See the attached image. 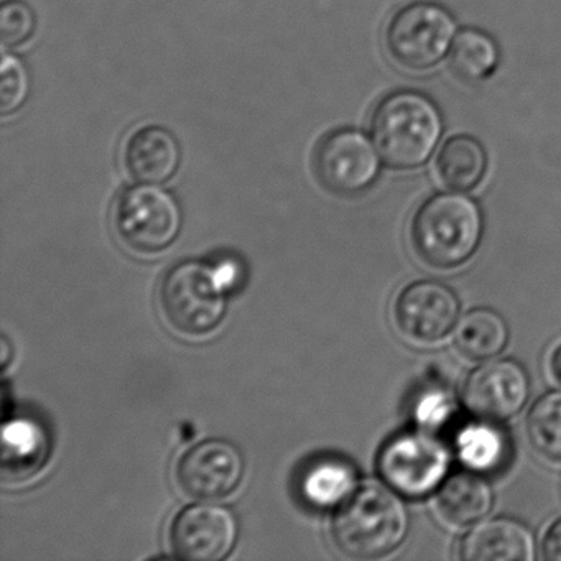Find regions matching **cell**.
Segmentation results:
<instances>
[{
  "mask_svg": "<svg viewBox=\"0 0 561 561\" xmlns=\"http://www.w3.org/2000/svg\"><path fill=\"white\" fill-rule=\"evenodd\" d=\"M409 512L390 485L364 482L340 504L333 517V540L343 553L373 560L392 553L409 534Z\"/></svg>",
  "mask_w": 561,
  "mask_h": 561,
  "instance_id": "1",
  "label": "cell"
},
{
  "mask_svg": "<svg viewBox=\"0 0 561 561\" xmlns=\"http://www.w3.org/2000/svg\"><path fill=\"white\" fill-rule=\"evenodd\" d=\"M370 136L383 162L413 170L428 162L443 134L438 107L419 91H396L374 107Z\"/></svg>",
  "mask_w": 561,
  "mask_h": 561,
  "instance_id": "2",
  "label": "cell"
},
{
  "mask_svg": "<svg viewBox=\"0 0 561 561\" xmlns=\"http://www.w3.org/2000/svg\"><path fill=\"white\" fill-rule=\"evenodd\" d=\"M484 218L474 199L461 193H439L426 199L412 221V244L425 264L453 268L478 251Z\"/></svg>",
  "mask_w": 561,
  "mask_h": 561,
  "instance_id": "3",
  "label": "cell"
},
{
  "mask_svg": "<svg viewBox=\"0 0 561 561\" xmlns=\"http://www.w3.org/2000/svg\"><path fill=\"white\" fill-rule=\"evenodd\" d=\"M226 291L215 268L182 262L163 278L160 305L173 330L185 336H206L225 318Z\"/></svg>",
  "mask_w": 561,
  "mask_h": 561,
  "instance_id": "4",
  "label": "cell"
},
{
  "mask_svg": "<svg viewBox=\"0 0 561 561\" xmlns=\"http://www.w3.org/2000/svg\"><path fill=\"white\" fill-rule=\"evenodd\" d=\"M451 451L425 428L405 430L387 439L377 456V469L387 485L409 499L435 492L448 476Z\"/></svg>",
  "mask_w": 561,
  "mask_h": 561,
  "instance_id": "5",
  "label": "cell"
},
{
  "mask_svg": "<svg viewBox=\"0 0 561 561\" xmlns=\"http://www.w3.org/2000/svg\"><path fill=\"white\" fill-rule=\"evenodd\" d=\"M456 22L442 5L413 2L399 9L383 34L389 57L407 71L432 70L451 50Z\"/></svg>",
  "mask_w": 561,
  "mask_h": 561,
  "instance_id": "6",
  "label": "cell"
},
{
  "mask_svg": "<svg viewBox=\"0 0 561 561\" xmlns=\"http://www.w3.org/2000/svg\"><path fill=\"white\" fill-rule=\"evenodd\" d=\"M182 225L179 202L165 190L146 183L127 188L114 209L117 234L140 254H159L169 249Z\"/></svg>",
  "mask_w": 561,
  "mask_h": 561,
  "instance_id": "7",
  "label": "cell"
},
{
  "mask_svg": "<svg viewBox=\"0 0 561 561\" xmlns=\"http://www.w3.org/2000/svg\"><path fill=\"white\" fill-rule=\"evenodd\" d=\"M318 182L334 195L354 196L376 183L379 157L370 140L356 129H334L318 142L313 156Z\"/></svg>",
  "mask_w": 561,
  "mask_h": 561,
  "instance_id": "8",
  "label": "cell"
},
{
  "mask_svg": "<svg viewBox=\"0 0 561 561\" xmlns=\"http://www.w3.org/2000/svg\"><path fill=\"white\" fill-rule=\"evenodd\" d=\"M530 396V379L514 359L485 360L476 367L465 386L462 403L481 420L504 422L517 415Z\"/></svg>",
  "mask_w": 561,
  "mask_h": 561,
  "instance_id": "9",
  "label": "cell"
},
{
  "mask_svg": "<svg viewBox=\"0 0 561 561\" xmlns=\"http://www.w3.org/2000/svg\"><path fill=\"white\" fill-rule=\"evenodd\" d=\"M461 313V304L448 285L419 280L407 285L396 300L397 327L410 340L435 343L448 336Z\"/></svg>",
  "mask_w": 561,
  "mask_h": 561,
  "instance_id": "10",
  "label": "cell"
},
{
  "mask_svg": "<svg viewBox=\"0 0 561 561\" xmlns=\"http://www.w3.org/2000/svg\"><path fill=\"white\" fill-rule=\"evenodd\" d=\"M244 476V458L226 439H206L185 453L176 468L180 488L195 499L211 501L232 494Z\"/></svg>",
  "mask_w": 561,
  "mask_h": 561,
  "instance_id": "11",
  "label": "cell"
},
{
  "mask_svg": "<svg viewBox=\"0 0 561 561\" xmlns=\"http://www.w3.org/2000/svg\"><path fill=\"white\" fill-rule=\"evenodd\" d=\"M239 525L229 508L216 504L190 505L173 522L172 547L190 561H218L238 541Z\"/></svg>",
  "mask_w": 561,
  "mask_h": 561,
  "instance_id": "12",
  "label": "cell"
},
{
  "mask_svg": "<svg viewBox=\"0 0 561 561\" xmlns=\"http://www.w3.org/2000/svg\"><path fill=\"white\" fill-rule=\"evenodd\" d=\"M535 557L530 528L508 517L479 522L459 545V558L465 561H534Z\"/></svg>",
  "mask_w": 561,
  "mask_h": 561,
  "instance_id": "13",
  "label": "cell"
},
{
  "mask_svg": "<svg viewBox=\"0 0 561 561\" xmlns=\"http://www.w3.org/2000/svg\"><path fill=\"white\" fill-rule=\"evenodd\" d=\"M182 162L179 140L162 126H144L127 140L124 165L136 182L160 185L169 182Z\"/></svg>",
  "mask_w": 561,
  "mask_h": 561,
  "instance_id": "14",
  "label": "cell"
},
{
  "mask_svg": "<svg viewBox=\"0 0 561 561\" xmlns=\"http://www.w3.org/2000/svg\"><path fill=\"white\" fill-rule=\"evenodd\" d=\"M50 438L35 420L15 419L2 432V478L22 482L34 478L50 456Z\"/></svg>",
  "mask_w": 561,
  "mask_h": 561,
  "instance_id": "15",
  "label": "cell"
},
{
  "mask_svg": "<svg viewBox=\"0 0 561 561\" xmlns=\"http://www.w3.org/2000/svg\"><path fill=\"white\" fill-rule=\"evenodd\" d=\"M494 504L491 484L479 472H456L439 485L436 507L448 524L456 527L481 522Z\"/></svg>",
  "mask_w": 561,
  "mask_h": 561,
  "instance_id": "16",
  "label": "cell"
},
{
  "mask_svg": "<svg viewBox=\"0 0 561 561\" xmlns=\"http://www.w3.org/2000/svg\"><path fill=\"white\" fill-rule=\"evenodd\" d=\"M357 488V472L350 461L336 456L313 459L301 472V497L311 507L331 508L343 504Z\"/></svg>",
  "mask_w": 561,
  "mask_h": 561,
  "instance_id": "17",
  "label": "cell"
},
{
  "mask_svg": "<svg viewBox=\"0 0 561 561\" xmlns=\"http://www.w3.org/2000/svg\"><path fill=\"white\" fill-rule=\"evenodd\" d=\"M455 449L462 465L479 474L501 471L511 456L507 435L491 420L462 426L456 435Z\"/></svg>",
  "mask_w": 561,
  "mask_h": 561,
  "instance_id": "18",
  "label": "cell"
},
{
  "mask_svg": "<svg viewBox=\"0 0 561 561\" xmlns=\"http://www.w3.org/2000/svg\"><path fill=\"white\" fill-rule=\"evenodd\" d=\"M488 153L474 137L455 136L443 144L436 157V172L455 192L474 190L488 172Z\"/></svg>",
  "mask_w": 561,
  "mask_h": 561,
  "instance_id": "19",
  "label": "cell"
},
{
  "mask_svg": "<svg viewBox=\"0 0 561 561\" xmlns=\"http://www.w3.org/2000/svg\"><path fill=\"white\" fill-rule=\"evenodd\" d=\"M507 343L508 327L497 311L476 308L456 323V347L469 359H492L505 350Z\"/></svg>",
  "mask_w": 561,
  "mask_h": 561,
  "instance_id": "20",
  "label": "cell"
},
{
  "mask_svg": "<svg viewBox=\"0 0 561 561\" xmlns=\"http://www.w3.org/2000/svg\"><path fill=\"white\" fill-rule=\"evenodd\" d=\"M501 51L491 35L476 28L459 32L449 50V68L462 83H484L497 70Z\"/></svg>",
  "mask_w": 561,
  "mask_h": 561,
  "instance_id": "21",
  "label": "cell"
},
{
  "mask_svg": "<svg viewBox=\"0 0 561 561\" xmlns=\"http://www.w3.org/2000/svg\"><path fill=\"white\" fill-rule=\"evenodd\" d=\"M527 435L545 458L561 462V390L545 393L531 405Z\"/></svg>",
  "mask_w": 561,
  "mask_h": 561,
  "instance_id": "22",
  "label": "cell"
},
{
  "mask_svg": "<svg viewBox=\"0 0 561 561\" xmlns=\"http://www.w3.org/2000/svg\"><path fill=\"white\" fill-rule=\"evenodd\" d=\"M31 91L27 70L14 55H4L0 70V111L12 114L24 106Z\"/></svg>",
  "mask_w": 561,
  "mask_h": 561,
  "instance_id": "23",
  "label": "cell"
},
{
  "mask_svg": "<svg viewBox=\"0 0 561 561\" xmlns=\"http://www.w3.org/2000/svg\"><path fill=\"white\" fill-rule=\"evenodd\" d=\"M37 28L34 11L21 0H8L0 11V34L4 47H19L31 41Z\"/></svg>",
  "mask_w": 561,
  "mask_h": 561,
  "instance_id": "24",
  "label": "cell"
},
{
  "mask_svg": "<svg viewBox=\"0 0 561 561\" xmlns=\"http://www.w3.org/2000/svg\"><path fill=\"white\" fill-rule=\"evenodd\" d=\"M455 412V400L442 389L426 390L416 400L413 409L420 428L430 430V432H438L446 423L451 422Z\"/></svg>",
  "mask_w": 561,
  "mask_h": 561,
  "instance_id": "25",
  "label": "cell"
},
{
  "mask_svg": "<svg viewBox=\"0 0 561 561\" xmlns=\"http://www.w3.org/2000/svg\"><path fill=\"white\" fill-rule=\"evenodd\" d=\"M541 553L545 560L561 561V518L553 522L545 534Z\"/></svg>",
  "mask_w": 561,
  "mask_h": 561,
  "instance_id": "26",
  "label": "cell"
},
{
  "mask_svg": "<svg viewBox=\"0 0 561 561\" xmlns=\"http://www.w3.org/2000/svg\"><path fill=\"white\" fill-rule=\"evenodd\" d=\"M215 272L226 290L234 288L239 282V275H241L238 262L234 261H222L218 267H215Z\"/></svg>",
  "mask_w": 561,
  "mask_h": 561,
  "instance_id": "27",
  "label": "cell"
},
{
  "mask_svg": "<svg viewBox=\"0 0 561 561\" xmlns=\"http://www.w3.org/2000/svg\"><path fill=\"white\" fill-rule=\"evenodd\" d=\"M551 374L561 383V344L553 351L550 359Z\"/></svg>",
  "mask_w": 561,
  "mask_h": 561,
  "instance_id": "28",
  "label": "cell"
}]
</instances>
